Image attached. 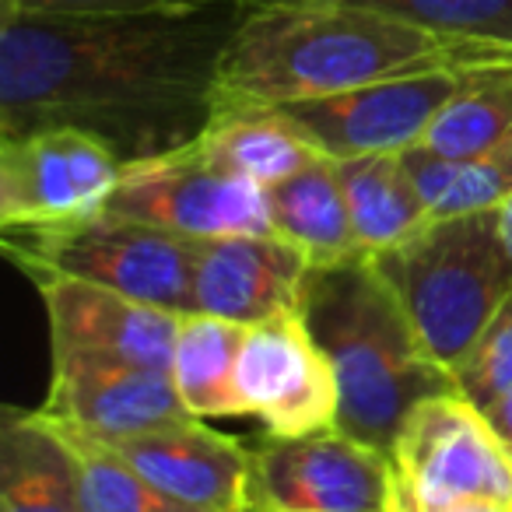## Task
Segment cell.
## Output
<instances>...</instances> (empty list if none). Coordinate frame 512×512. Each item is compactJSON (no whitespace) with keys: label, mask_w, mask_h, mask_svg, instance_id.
Listing matches in <instances>:
<instances>
[{"label":"cell","mask_w":512,"mask_h":512,"mask_svg":"<svg viewBox=\"0 0 512 512\" xmlns=\"http://www.w3.org/2000/svg\"><path fill=\"white\" fill-rule=\"evenodd\" d=\"M246 0L165 15L0 8V141L95 134L123 165L193 144L214 116L221 57Z\"/></svg>","instance_id":"1"},{"label":"cell","mask_w":512,"mask_h":512,"mask_svg":"<svg viewBox=\"0 0 512 512\" xmlns=\"http://www.w3.org/2000/svg\"><path fill=\"white\" fill-rule=\"evenodd\" d=\"M512 64V46L442 36L344 4H246L221 57L214 116L278 109L425 71Z\"/></svg>","instance_id":"2"},{"label":"cell","mask_w":512,"mask_h":512,"mask_svg":"<svg viewBox=\"0 0 512 512\" xmlns=\"http://www.w3.org/2000/svg\"><path fill=\"white\" fill-rule=\"evenodd\" d=\"M302 316L334 365L337 428L390 453L404 418L425 397L456 390L449 372L425 355L397 292L372 253L309 267Z\"/></svg>","instance_id":"3"},{"label":"cell","mask_w":512,"mask_h":512,"mask_svg":"<svg viewBox=\"0 0 512 512\" xmlns=\"http://www.w3.org/2000/svg\"><path fill=\"white\" fill-rule=\"evenodd\" d=\"M372 260L397 292L425 355L449 379L512 295L498 207L439 218Z\"/></svg>","instance_id":"4"},{"label":"cell","mask_w":512,"mask_h":512,"mask_svg":"<svg viewBox=\"0 0 512 512\" xmlns=\"http://www.w3.org/2000/svg\"><path fill=\"white\" fill-rule=\"evenodd\" d=\"M193 242L190 235L109 214L4 228V249L32 281H88L172 313H197Z\"/></svg>","instance_id":"5"},{"label":"cell","mask_w":512,"mask_h":512,"mask_svg":"<svg viewBox=\"0 0 512 512\" xmlns=\"http://www.w3.org/2000/svg\"><path fill=\"white\" fill-rule=\"evenodd\" d=\"M393 495L418 505L495 502L512 509V453L460 390L414 404L390 449Z\"/></svg>","instance_id":"6"},{"label":"cell","mask_w":512,"mask_h":512,"mask_svg":"<svg viewBox=\"0 0 512 512\" xmlns=\"http://www.w3.org/2000/svg\"><path fill=\"white\" fill-rule=\"evenodd\" d=\"M102 214L169 228L190 239L274 235L267 186L218 165L197 141L169 155L123 165Z\"/></svg>","instance_id":"7"},{"label":"cell","mask_w":512,"mask_h":512,"mask_svg":"<svg viewBox=\"0 0 512 512\" xmlns=\"http://www.w3.org/2000/svg\"><path fill=\"white\" fill-rule=\"evenodd\" d=\"M488 67L425 71L351 92L278 106L327 158L404 155L418 148L439 113Z\"/></svg>","instance_id":"8"},{"label":"cell","mask_w":512,"mask_h":512,"mask_svg":"<svg viewBox=\"0 0 512 512\" xmlns=\"http://www.w3.org/2000/svg\"><path fill=\"white\" fill-rule=\"evenodd\" d=\"M253 512H393L390 453L330 428L253 446Z\"/></svg>","instance_id":"9"},{"label":"cell","mask_w":512,"mask_h":512,"mask_svg":"<svg viewBox=\"0 0 512 512\" xmlns=\"http://www.w3.org/2000/svg\"><path fill=\"white\" fill-rule=\"evenodd\" d=\"M242 411L274 439L330 432L341 414L334 365L316 344L302 309L253 323L235 365Z\"/></svg>","instance_id":"10"},{"label":"cell","mask_w":512,"mask_h":512,"mask_svg":"<svg viewBox=\"0 0 512 512\" xmlns=\"http://www.w3.org/2000/svg\"><path fill=\"white\" fill-rule=\"evenodd\" d=\"M123 176L106 141L50 127L0 141V225H57L102 214Z\"/></svg>","instance_id":"11"},{"label":"cell","mask_w":512,"mask_h":512,"mask_svg":"<svg viewBox=\"0 0 512 512\" xmlns=\"http://www.w3.org/2000/svg\"><path fill=\"white\" fill-rule=\"evenodd\" d=\"M39 411L85 428L95 439H123L197 418L179 397L172 372L106 355L53 358L50 390Z\"/></svg>","instance_id":"12"},{"label":"cell","mask_w":512,"mask_h":512,"mask_svg":"<svg viewBox=\"0 0 512 512\" xmlns=\"http://www.w3.org/2000/svg\"><path fill=\"white\" fill-rule=\"evenodd\" d=\"M36 288L50 320L53 358L106 355L172 372L179 323L186 313L74 278H39Z\"/></svg>","instance_id":"13"},{"label":"cell","mask_w":512,"mask_h":512,"mask_svg":"<svg viewBox=\"0 0 512 512\" xmlns=\"http://www.w3.org/2000/svg\"><path fill=\"white\" fill-rule=\"evenodd\" d=\"M102 442L179 502L204 512H253V449L200 418Z\"/></svg>","instance_id":"14"},{"label":"cell","mask_w":512,"mask_h":512,"mask_svg":"<svg viewBox=\"0 0 512 512\" xmlns=\"http://www.w3.org/2000/svg\"><path fill=\"white\" fill-rule=\"evenodd\" d=\"M309 256L281 235H221L193 242L197 313L221 320L264 323L302 309Z\"/></svg>","instance_id":"15"},{"label":"cell","mask_w":512,"mask_h":512,"mask_svg":"<svg viewBox=\"0 0 512 512\" xmlns=\"http://www.w3.org/2000/svg\"><path fill=\"white\" fill-rule=\"evenodd\" d=\"M267 211L274 235L302 249L313 267L341 264L362 253L334 158H320L295 176L267 186Z\"/></svg>","instance_id":"16"},{"label":"cell","mask_w":512,"mask_h":512,"mask_svg":"<svg viewBox=\"0 0 512 512\" xmlns=\"http://www.w3.org/2000/svg\"><path fill=\"white\" fill-rule=\"evenodd\" d=\"M362 253H386L432 225L400 155L334 158Z\"/></svg>","instance_id":"17"},{"label":"cell","mask_w":512,"mask_h":512,"mask_svg":"<svg viewBox=\"0 0 512 512\" xmlns=\"http://www.w3.org/2000/svg\"><path fill=\"white\" fill-rule=\"evenodd\" d=\"M0 512H81L71 456L36 411H11L0 432Z\"/></svg>","instance_id":"18"},{"label":"cell","mask_w":512,"mask_h":512,"mask_svg":"<svg viewBox=\"0 0 512 512\" xmlns=\"http://www.w3.org/2000/svg\"><path fill=\"white\" fill-rule=\"evenodd\" d=\"M197 144L218 165L256 179L260 186H274L327 158L281 109L211 116Z\"/></svg>","instance_id":"19"},{"label":"cell","mask_w":512,"mask_h":512,"mask_svg":"<svg viewBox=\"0 0 512 512\" xmlns=\"http://www.w3.org/2000/svg\"><path fill=\"white\" fill-rule=\"evenodd\" d=\"M242 323L211 313H186L179 323L172 379L197 418H242V400L235 390V365L246 341Z\"/></svg>","instance_id":"20"},{"label":"cell","mask_w":512,"mask_h":512,"mask_svg":"<svg viewBox=\"0 0 512 512\" xmlns=\"http://www.w3.org/2000/svg\"><path fill=\"white\" fill-rule=\"evenodd\" d=\"M36 418L57 435V442L71 456L81 512H204L151 484L113 446L95 439L85 428L67 425V421L50 418L43 411H36Z\"/></svg>","instance_id":"21"},{"label":"cell","mask_w":512,"mask_h":512,"mask_svg":"<svg viewBox=\"0 0 512 512\" xmlns=\"http://www.w3.org/2000/svg\"><path fill=\"white\" fill-rule=\"evenodd\" d=\"M400 158L432 221L491 211L512 197V141L474 158H446L418 144Z\"/></svg>","instance_id":"22"},{"label":"cell","mask_w":512,"mask_h":512,"mask_svg":"<svg viewBox=\"0 0 512 512\" xmlns=\"http://www.w3.org/2000/svg\"><path fill=\"white\" fill-rule=\"evenodd\" d=\"M512 141V64L481 71L446 109L421 148L446 158H474Z\"/></svg>","instance_id":"23"},{"label":"cell","mask_w":512,"mask_h":512,"mask_svg":"<svg viewBox=\"0 0 512 512\" xmlns=\"http://www.w3.org/2000/svg\"><path fill=\"white\" fill-rule=\"evenodd\" d=\"M246 4H344L404 18L442 36L512 46V0H246Z\"/></svg>","instance_id":"24"},{"label":"cell","mask_w":512,"mask_h":512,"mask_svg":"<svg viewBox=\"0 0 512 512\" xmlns=\"http://www.w3.org/2000/svg\"><path fill=\"white\" fill-rule=\"evenodd\" d=\"M453 386L481 411L495 404L505 390H512V295L484 327L470 355L456 365Z\"/></svg>","instance_id":"25"},{"label":"cell","mask_w":512,"mask_h":512,"mask_svg":"<svg viewBox=\"0 0 512 512\" xmlns=\"http://www.w3.org/2000/svg\"><path fill=\"white\" fill-rule=\"evenodd\" d=\"M221 0H0V8L32 11V15H165V11H197Z\"/></svg>","instance_id":"26"},{"label":"cell","mask_w":512,"mask_h":512,"mask_svg":"<svg viewBox=\"0 0 512 512\" xmlns=\"http://www.w3.org/2000/svg\"><path fill=\"white\" fill-rule=\"evenodd\" d=\"M393 512H512L509 505L495 502H449V505H418L407 498L393 495Z\"/></svg>","instance_id":"27"},{"label":"cell","mask_w":512,"mask_h":512,"mask_svg":"<svg viewBox=\"0 0 512 512\" xmlns=\"http://www.w3.org/2000/svg\"><path fill=\"white\" fill-rule=\"evenodd\" d=\"M484 418L491 421V428L498 432V439H502L505 449L512 453V390H505L495 404L484 407Z\"/></svg>","instance_id":"28"},{"label":"cell","mask_w":512,"mask_h":512,"mask_svg":"<svg viewBox=\"0 0 512 512\" xmlns=\"http://www.w3.org/2000/svg\"><path fill=\"white\" fill-rule=\"evenodd\" d=\"M498 232H502L505 253H509V264H512V197L498 204Z\"/></svg>","instance_id":"29"}]
</instances>
